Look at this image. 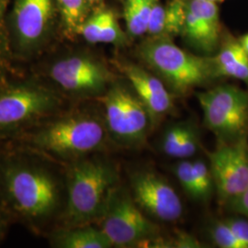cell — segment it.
<instances>
[{"label":"cell","mask_w":248,"mask_h":248,"mask_svg":"<svg viewBox=\"0 0 248 248\" xmlns=\"http://www.w3.org/2000/svg\"><path fill=\"white\" fill-rule=\"evenodd\" d=\"M98 0H87V2H96Z\"/></svg>","instance_id":"cell-32"},{"label":"cell","mask_w":248,"mask_h":248,"mask_svg":"<svg viewBox=\"0 0 248 248\" xmlns=\"http://www.w3.org/2000/svg\"><path fill=\"white\" fill-rule=\"evenodd\" d=\"M174 173L183 190L192 199H198L195 178L193 173V162L181 159L174 167Z\"/></svg>","instance_id":"cell-23"},{"label":"cell","mask_w":248,"mask_h":248,"mask_svg":"<svg viewBox=\"0 0 248 248\" xmlns=\"http://www.w3.org/2000/svg\"><path fill=\"white\" fill-rule=\"evenodd\" d=\"M61 106L59 98L48 89L19 85L0 91V135L15 133L36 124Z\"/></svg>","instance_id":"cell-8"},{"label":"cell","mask_w":248,"mask_h":248,"mask_svg":"<svg viewBox=\"0 0 248 248\" xmlns=\"http://www.w3.org/2000/svg\"><path fill=\"white\" fill-rule=\"evenodd\" d=\"M159 0H126L124 18L129 34L138 37L147 32L151 14Z\"/></svg>","instance_id":"cell-18"},{"label":"cell","mask_w":248,"mask_h":248,"mask_svg":"<svg viewBox=\"0 0 248 248\" xmlns=\"http://www.w3.org/2000/svg\"><path fill=\"white\" fill-rule=\"evenodd\" d=\"M52 10V0H19L16 27L19 44L31 48L42 40Z\"/></svg>","instance_id":"cell-14"},{"label":"cell","mask_w":248,"mask_h":248,"mask_svg":"<svg viewBox=\"0 0 248 248\" xmlns=\"http://www.w3.org/2000/svg\"><path fill=\"white\" fill-rule=\"evenodd\" d=\"M203 111L204 124L220 142L248 137V91L233 85H222L197 94Z\"/></svg>","instance_id":"cell-6"},{"label":"cell","mask_w":248,"mask_h":248,"mask_svg":"<svg viewBox=\"0 0 248 248\" xmlns=\"http://www.w3.org/2000/svg\"><path fill=\"white\" fill-rule=\"evenodd\" d=\"M8 218L7 215L3 212L0 211V242L5 236L6 231H7V226H8Z\"/></svg>","instance_id":"cell-29"},{"label":"cell","mask_w":248,"mask_h":248,"mask_svg":"<svg viewBox=\"0 0 248 248\" xmlns=\"http://www.w3.org/2000/svg\"><path fill=\"white\" fill-rule=\"evenodd\" d=\"M225 204L232 212L241 214L248 219V187L242 194L232 199Z\"/></svg>","instance_id":"cell-26"},{"label":"cell","mask_w":248,"mask_h":248,"mask_svg":"<svg viewBox=\"0 0 248 248\" xmlns=\"http://www.w3.org/2000/svg\"><path fill=\"white\" fill-rule=\"evenodd\" d=\"M224 222L233 232L244 248H248V219L241 217H230L226 218Z\"/></svg>","instance_id":"cell-25"},{"label":"cell","mask_w":248,"mask_h":248,"mask_svg":"<svg viewBox=\"0 0 248 248\" xmlns=\"http://www.w3.org/2000/svg\"><path fill=\"white\" fill-rule=\"evenodd\" d=\"M7 0H0V70L3 68L4 63L6 62V55H7V45L5 43L4 38L1 33V19L3 16V11L6 5Z\"/></svg>","instance_id":"cell-28"},{"label":"cell","mask_w":248,"mask_h":248,"mask_svg":"<svg viewBox=\"0 0 248 248\" xmlns=\"http://www.w3.org/2000/svg\"><path fill=\"white\" fill-rule=\"evenodd\" d=\"M191 124L189 122L177 123L167 128L161 141V149L167 155L176 158L177 149Z\"/></svg>","instance_id":"cell-22"},{"label":"cell","mask_w":248,"mask_h":248,"mask_svg":"<svg viewBox=\"0 0 248 248\" xmlns=\"http://www.w3.org/2000/svg\"><path fill=\"white\" fill-rule=\"evenodd\" d=\"M221 1H223V0H221Z\"/></svg>","instance_id":"cell-33"},{"label":"cell","mask_w":248,"mask_h":248,"mask_svg":"<svg viewBox=\"0 0 248 248\" xmlns=\"http://www.w3.org/2000/svg\"><path fill=\"white\" fill-rule=\"evenodd\" d=\"M108 136L126 147H140L153 130L150 113L133 88L116 84L100 97Z\"/></svg>","instance_id":"cell-5"},{"label":"cell","mask_w":248,"mask_h":248,"mask_svg":"<svg viewBox=\"0 0 248 248\" xmlns=\"http://www.w3.org/2000/svg\"><path fill=\"white\" fill-rule=\"evenodd\" d=\"M0 185L9 209L34 226L53 219L62 204L57 177L34 161L9 160L1 169Z\"/></svg>","instance_id":"cell-1"},{"label":"cell","mask_w":248,"mask_h":248,"mask_svg":"<svg viewBox=\"0 0 248 248\" xmlns=\"http://www.w3.org/2000/svg\"><path fill=\"white\" fill-rule=\"evenodd\" d=\"M215 190L225 204L248 187V137L233 142H220L209 154Z\"/></svg>","instance_id":"cell-9"},{"label":"cell","mask_w":248,"mask_h":248,"mask_svg":"<svg viewBox=\"0 0 248 248\" xmlns=\"http://www.w3.org/2000/svg\"><path fill=\"white\" fill-rule=\"evenodd\" d=\"M123 71L134 92L148 109L154 127H155L173 110L172 94L159 78L136 64L124 63Z\"/></svg>","instance_id":"cell-13"},{"label":"cell","mask_w":248,"mask_h":248,"mask_svg":"<svg viewBox=\"0 0 248 248\" xmlns=\"http://www.w3.org/2000/svg\"><path fill=\"white\" fill-rule=\"evenodd\" d=\"M222 27L217 2L188 0L182 34L198 51L212 53L218 48Z\"/></svg>","instance_id":"cell-12"},{"label":"cell","mask_w":248,"mask_h":248,"mask_svg":"<svg viewBox=\"0 0 248 248\" xmlns=\"http://www.w3.org/2000/svg\"><path fill=\"white\" fill-rule=\"evenodd\" d=\"M50 76L64 91L86 97L102 96L111 75L100 62L86 55H73L55 62Z\"/></svg>","instance_id":"cell-10"},{"label":"cell","mask_w":248,"mask_h":248,"mask_svg":"<svg viewBox=\"0 0 248 248\" xmlns=\"http://www.w3.org/2000/svg\"><path fill=\"white\" fill-rule=\"evenodd\" d=\"M213 61L217 78H231L248 84V54L239 40L227 36Z\"/></svg>","instance_id":"cell-16"},{"label":"cell","mask_w":248,"mask_h":248,"mask_svg":"<svg viewBox=\"0 0 248 248\" xmlns=\"http://www.w3.org/2000/svg\"><path fill=\"white\" fill-rule=\"evenodd\" d=\"M213 244L221 248H245L224 220H214L208 227Z\"/></svg>","instance_id":"cell-21"},{"label":"cell","mask_w":248,"mask_h":248,"mask_svg":"<svg viewBox=\"0 0 248 248\" xmlns=\"http://www.w3.org/2000/svg\"><path fill=\"white\" fill-rule=\"evenodd\" d=\"M132 196L142 212L162 222L181 218L183 205L169 182L155 172L141 170L130 178Z\"/></svg>","instance_id":"cell-11"},{"label":"cell","mask_w":248,"mask_h":248,"mask_svg":"<svg viewBox=\"0 0 248 248\" xmlns=\"http://www.w3.org/2000/svg\"><path fill=\"white\" fill-rule=\"evenodd\" d=\"M98 221L115 248L142 247L159 233V227L146 217L132 194L119 185L112 190Z\"/></svg>","instance_id":"cell-7"},{"label":"cell","mask_w":248,"mask_h":248,"mask_svg":"<svg viewBox=\"0 0 248 248\" xmlns=\"http://www.w3.org/2000/svg\"><path fill=\"white\" fill-rule=\"evenodd\" d=\"M175 245V248H200L201 244L197 240L192 237L191 235H188L186 232L178 233L177 240L173 243Z\"/></svg>","instance_id":"cell-27"},{"label":"cell","mask_w":248,"mask_h":248,"mask_svg":"<svg viewBox=\"0 0 248 248\" xmlns=\"http://www.w3.org/2000/svg\"><path fill=\"white\" fill-rule=\"evenodd\" d=\"M138 54L178 96H185L190 90L217 78L213 58L186 52L170 38L152 37L142 43Z\"/></svg>","instance_id":"cell-4"},{"label":"cell","mask_w":248,"mask_h":248,"mask_svg":"<svg viewBox=\"0 0 248 248\" xmlns=\"http://www.w3.org/2000/svg\"><path fill=\"white\" fill-rule=\"evenodd\" d=\"M108 136L104 120L92 113L76 112L45 124L31 135L29 142L50 155L78 160L100 150Z\"/></svg>","instance_id":"cell-3"},{"label":"cell","mask_w":248,"mask_h":248,"mask_svg":"<svg viewBox=\"0 0 248 248\" xmlns=\"http://www.w3.org/2000/svg\"><path fill=\"white\" fill-rule=\"evenodd\" d=\"M240 44L243 46V48L245 49V51L248 54V33L242 36L239 39Z\"/></svg>","instance_id":"cell-30"},{"label":"cell","mask_w":248,"mask_h":248,"mask_svg":"<svg viewBox=\"0 0 248 248\" xmlns=\"http://www.w3.org/2000/svg\"><path fill=\"white\" fill-rule=\"evenodd\" d=\"M66 178L64 226L98 221L118 186L119 172L115 166L106 160L83 157L75 160Z\"/></svg>","instance_id":"cell-2"},{"label":"cell","mask_w":248,"mask_h":248,"mask_svg":"<svg viewBox=\"0 0 248 248\" xmlns=\"http://www.w3.org/2000/svg\"><path fill=\"white\" fill-rule=\"evenodd\" d=\"M205 1H212V2H218V1H221V0H205Z\"/></svg>","instance_id":"cell-31"},{"label":"cell","mask_w":248,"mask_h":248,"mask_svg":"<svg viewBox=\"0 0 248 248\" xmlns=\"http://www.w3.org/2000/svg\"><path fill=\"white\" fill-rule=\"evenodd\" d=\"M200 149V133L193 123L190 125L177 151L176 158L186 159L196 155Z\"/></svg>","instance_id":"cell-24"},{"label":"cell","mask_w":248,"mask_h":248,"mask_svg":"<svg viewBox=\"0 0 248 248\" xmlns=\"http://www.w3.org/2000/svg\"><path fill=\"white\" fill-rule=\"evenodd\" d=\"M51 244L58 248H109L112 244L104 232L93 225L65 226L53 232Z\"/></svg>","instance_id":"cell-17"},{"label":"cell","mask_w":248,"mask_h":248,"mask_svg":"<svg viewBox=\"0 0 248 248\" xmlns=\"http://www.w3.org/2000/svg\"><path fill=\"white\" fill-rule=\"evenodd\" d=\"M193 173L197 187V200L208 201L215 189L210 166H208L203 160L193 161Z\"/></svg>","instance_id":"cell-20"},{"label":"cell","mask_w":248,"mask_h":248,"mask_svg":"<svg viewBox=\"0 0 248 248\" xmlns=\"http://www.w3.org/2000/svg\"><path fill=\"white\" fill-rule=\"evenodd\" d=\"M188 0H170L161 5H155L147 29L151 37H167L182 34L186 20Z\"/></svg>","instance_id":"cell-15"},{"label":"cell","mask_w":248,"mask_h":248,"mask_svg":"<svg viewBox=\"0 0 248 248\" xmlns=\"http://www.w3.org/2000/svg\"><path fill=\"white\" fill-rule=\"evenodd\" d=\"M62 18L71 33H78L85 22L87 0H57Z\"/></svg>","instance_id":"cell-19"}]
</instances>
